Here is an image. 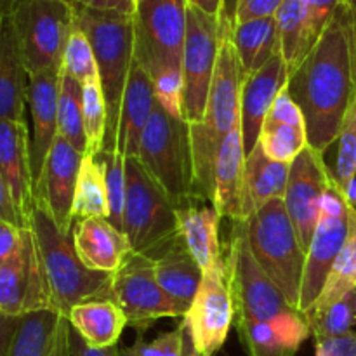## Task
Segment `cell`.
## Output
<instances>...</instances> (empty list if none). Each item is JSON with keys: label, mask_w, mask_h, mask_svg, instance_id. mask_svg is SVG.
<instances>
[{"label": "cell", "mask_w": 356, "mask_h": 356, "mask_svg": "<svg viewBox=\"0 0 356 356\" xmlns=\"http://www.w3.org/2000/svg\"><path fill=\"white\" fill-rule=\"evenodd\" d=\"M289 92L305 115L308 145L325 153L356 97V0L334 14L289 79Z\"/></svg>", "instance_id": "1"}, {"label": "cell", "mask_w": 356, "mask_h": 356, "mask_svg": "<svg viewBox=\"0 0 356 356\" xmlns=\"http://www.w3.org/2000/svg\"><path fill=\"white\" fill-rule=\"evenodd\" d=\"M242 86L243 70L233 44L232 23L226 19L204 120L190 125L195 193L197 198H207L211 205L214 197V169L219 149L229 132L240 125Z\"/></svg>", "instance_id": "2"}, {"label": "cell", "mask_w": 356, "mask_h": 356, "mask_svg": "<svg viewBox=\"0 0 356 356\" xmlns=\"http://www.w3.org/2000/svg\"><path fill=\"white\" fill-rule=\"evenodd\" d=\"M226 263L235 299L236 318L268 323L289 346L299 350L312 334L308 318L291 306L277 284L259 266L250 250L243 221L233 222Z\"/></svg>", "instance_id": "3"}, {"label": "cell", "mask_w": 356, "mask_h": 356, "mask_svg": "<svg viewBox=\"0 0 356 356\" xmlns=\"http://www.w3.org/2000/svg\"><path fill=\"white\" fill-rule=\"evenodd\" d=\"M75 24L87 35L99 70L108 110L104 153H113L120 127L122 104L136 61L134 16L96 10L75 3Z\"/></svg>", "instance_id": "4"}, {"label": "cell", "mask_w": 356, "mask_h": 356, "mask_svg": "<svg viewBox=\"0 0 356 356\" xmlns=\"http://www.w3.org/2000/svg\"><path fill=\"white\" fill-rule=\"evenodd\" d=\"M31 229L44 264L54 308L63 316L70 309L90 299H106L111 285L110 273L92 271L82 263L72 233L59 229L44 202L35 198Z\"/></svg>", "instance_id": "5"}, {"label": "cell", "mask_w": 356, "mask_h": 356, "mask_svg": "<svg viewBox=\"0 0 356 356\" xmlns=\"http://www.w3.org/2000/svg\"><path fill=\"white\" fill-rule=\"evenodd\" d=\"M243 222L250 250L259 266L277 284L291 306L299 309L308 252L284 198L268 202Z\"/></svg>", "instance_id": "6"}, {"label": "cell", "mask_w": 356, "mask_h": 356, "mask_svg": "<svg viewBox=\"0 0 356 356\" xmlns=\"http://www.w3.org/2000/svg\"><path fill=\"white\" fill-rule=\"evenodd\" d=\"M138 160L177 209L191 205L195 193L190 124L167 113L159 103L141 138Z\"/></svg>", "instance_id": "7"}, {"label": "cell", "mask_w": 356, "mask_h": 356, "mask_svg": "<svg viewBox=\"0 0 356 356\" xmlns=\"http://www.w3.org/2000/svg\"><path fill=\"white\" fill-rule=\"evenodd\" d=\"M124 233L132 252L148 256L159 254L179 236L177 207L138 156L125 159Z\"/></svg>", "instance_id": "8"}, {"label": "cell", "mask_w": 356, "mask_h": 356, "mask_svg": "<svg viewBox=\"0 0 356 356\" xmlns=\"http://www.w3.org/2000/svg\"><path fill=\"white\" fill-rule=\"evenodd\" d=\"M10 21L28 73L61 70L66 44L75 28V2L21 0Z\"/></svg>", "instance_id": "9"}, {"label": "cell", "mask_w": 356, "mask_h": 356, "mask_svg": "<svg viewBox=\"0 0 356 356\" xmlns=\"http://www.w3.org/2000/svg\"><path fill=\"white\" fill-rule=\"evenodd\" d=\"M225 23L222 16H212L188 3L183 56V118L190 125L204 120Z\"/></svg>", "instance_id": "10"}, {"label": "cell", "mask_w": 356, "mask_h": 356, "mask_svg": "<svg viewBox=\"0 0 356 356\" xmlns=\"http://www.w3.org/2000/svg\"><path fill=\"white\" fill-rule=\"evenodd\" d=\"M188 0H141L134 14L136 59L149 75L183 70Z\"/></svg>", "instance_id": "11"}, {"label": "cell", "mask_w": 356, "mask_h": 356, "mask_svg": "<svg viewBox=\"0 0 356 356\" xmlns=\"http://www.w3.org/2000/svg\"><path fill=\"white\" fill-rule=\"evenodd\" d=\"M353 205L351 198L334 181L323 197L322 214L306 256L305 280H302L301 305H299V312L306 318L312 313L315 302L318 301L330 270L346 243Z\"/></svg>", "instance_id": "12"}, {"label": "cell", "mask_w": 356, "mask_h": 356, "mask_svg": "<svg viewBox=\"0 0 356 356\" xmlns=\"http://www.w3.org/2000/svg\"><path fill=\"white\" fill-rule=\"evenodd\" d=\"M106 299L117 302L129 325L145 332L160 318L184 316L188 309L169 298L155 277V257L131 254L127 263L113 273Z\"/></svg>", "instance_id": "13"}, {"label": "cell", "mask_w": 356, "mask_h": 356, "mask_svg": "<svg viewBox=\"0 0 356 356\" xmlns=\"http://www.w3.org/2000/svg\"><path fill=\"white\" fill-rule=\"evenodd\" d=\"M184 318L188 339L202 356H214L225 346L236 318L226 259L204 271V280Z\"/></svg>", "instance_id": "14"}, {"label": "cell", "mask_w": 356, "mask_h": 356, "mask_svg": "<svg viewBox=\"0 0 356 356\" xmlns=\"http://www.w3.org/2000/svg\"><path fill=\"white\" fill-rule=\"evenodd\" d=\"M51 308L56 309L33 229L24 228L21 249L0 263V313L16 318Z\"/></svg>", "instance_id": "15"}, {"label": "cell", "mask_w": 356, "mask_h": 356, "mask_svg": "<svg viewBox=\"0 0 356 356\" xmlns=\"http://www.w3.org/2000/svg\"><path fill=\"white\" fill-rule=\"evenodd\" d=\"M332 183V172L325 165L323 153L309 145L291 163L284 202L306 252L322 214L323 197Z\"/></svg>", "instance_id": "16"}, {"label": "cell", "mask_w": 356, "mask_h": 356, "mask_svg": "<svg viewBox=\"0 0 356 356\" xmlns=\"http://www.w3.org/2000/svg\"><path fill=\"white\" fill-rule=\"evenodd\" d=\"M59 92H61V70L30 73L28 108L33 124V132L30 138V167L35 193L40 186L45 162L59 134Z\"/></svg>", "instance_id": "17"}, {"label": "cell", "mask_w": 356, "mask_h": 356, "mask_svg": "<svg viewBox=\"0 0 356 356\" xmlns=\"http://www.w3.org/2000/svg\"><path fill=\"white\" fill-rule=\"evenodd\" d=\"M82 160V153L76 152L63 136L58 134L45 162L40 186L35 193V198L44 202L49 214L65 233H72L75 221L73 200Z\"/></svg>", "instance_id": "18"}, {"label": "cell", "mask_w": 356, "mask_h": 356, "mask_svg": "<svg viewBox=\"0 0 356 356\" xmlns=\"http://www.w3.org/2000/svg\"><path fill=\"white\" fill-rule=\"evenodd\" d=\"M287 65L282 54H275L266 65L256 73L243 76L242 101H240V127H242L245 153L250 155L259 143L261 129L268 113L273 108L278 94L289 86Z\"/></svg>", "instance_id": "19"}, {"label": "cell", "mask_w": 356, "mask_h": 356, "mask_svg": "<svg viewBox=\"0 0 356 356\" xmlns=\"http://www.w3.org/2000/svg\"><path fill=\"white\" fill-rule=\"evenodd\" d=\"M0 181L6 183L14 204L31 225L35 191L26 122L0 120Z\"/></svg>", "instance_id": "20"}, {"label": "cell", "mask_w": 356, "mask_h": 356, "mask_svg": "<svg viewBox=\"0 0 356 356\" xmlns=\"http://www.w3.org/2000/svg\"><path fill=\"white\" fill-rule=\"evenodd\" d=\"M257 145L270 159L292 163L308 146V129L299 104L292 99L289 86L278 94L264 120Z\"/></svg>", "instance_id": "21"}, {"label": "cell", "mask_w": 356, "mask_h": 356, "mask_svg": "<svg viewBox=\"0 0 356 356\" xmlns=\"http://www.w3.org/2000/svg\"><path fill=\"white\" fill-rule=\"evenodd\" d=\"M73 243L89 270L117 273L132 254L127 235L108 219H82L73 229Z\"/></svg>", "instance_id": "22"}, {"label": "cell", "mask_w": 356, "mask_h": 356, "mask_svg": "<svg viewBox=\"0 0 356 356\" xmlns=\"http://www.w3.org/2000/svg\"><path fill=\"white\" fill-rule=\"evenodd\" d=\"M156 94L153 79L148 70L136 59L132 66L131 79L124 96L118 127L117 146L113 153L127 156H138L141 138L148 127L156 106Z\"/></svg>", "instance_id": "23"}, {"label": "cell", "mask_w": 356, "mask_h": 356, "mask_svg": "<svg viewBox=\"0 0 356 356\" xmlns=\"http://www.w3.org/2000/svg\"><path fill=\"white\" fill-rule=\"evenodd\" d=\"M30 73L10 17H0V120L24 122Z\"/></svg>", "instance_id": "24"}, {"label": "cell", "mask_w": 356, "mask_h": 356, "mask_svg": "<svg viewBox=\"0 0 356 356\" xmlns=\"http://www.w3.org/2000/svg\"><path fill=\"white\" fill-rule=\"evenodd\" d=\"M247 153L242 127H235L219 149L214 169V197L212 205L221 218L242 221L243 183H245Z\"/></svg>", "instance_id": "25"}, {"label": "cell", "mask_w": 356, "mask_h": 356, "mask_svg": "<svg viewBox=\"0 0 356 356\" xmlns=\"http://www.w3.org/2000/svg\"><path fill=\"white\" fill-rule=\"evenodd\" d=\"M63 315L40 309L10 318L2 316V356H51Z\"/></svg>", "instance_id": "26"}, {"label": "cell", "mask_w": 356, "mask_h": 356, "mask_svg": "<svg viewBox=\"0 0 356 356\" xmlns=\"http://www.w3.org/2000/svg\"><path fill=\"white\" fill-rule=\"evenodd\" d=\"M153 257H155V277L162 291L177 305L190 309L204 280V270L191 256L181 235Z\"/></svg>", "instance_id": "27"}, {"label": "cell", "mask_w": 356, "mask_h": 356, "mask_svg": "<svg viewBox=\"0 0 356 356\" xmlns=\"http://www.w3.org/2000/svg\"><path fill=\"white\" fill-rule=\"evenodd\" d=\"M291 163L270 159L259 145L247 155L242 221H247L271 200L285 197Z\"/></svg>", "instance_id": "28"}, {"label": "cell", "mask_w": 356, "mask_h": 356, "mask_svg": "<svg viewBox=\"0 0 356 356\" xmlns=\"http://www.w3.org/2000/svg\"><path fill=\"white\" fill-rule=\"evenodd\" d=\"M72 329L89 348L104 350L117 346L129 320L120 306L111 299H90L73 306L68 313Z\"/></svg>", "instance_id": "29"}, {"label": "cell", "mask_w": 356, "mask_h": 356, "mask_svg": "<svg viewBox=\"0 0 356 356\" xmlns=\"http://www.w3.org/2000/svg\"><path fill=\"white\" fill-rule=\"evenodd\" d=\"M219 222L221 216L214 205L197 207L191 204L188 207L177 209L181 238L204 271L211 270L222 259Z\"/></svg>", "instance_id": "30"}, {"label": "cell", "mask_w": 356, "mask_h": 356, "mask_svg": "<svg viewBox=\"0 0 356 356\" xmlns=\"http://www.w3.org/2000/svg\"><path fill=\"white\" fill-rule=\"evenodd\" d=\"M232 38L238 52L243 76L256 73L280 52L275 16L232 24Z\"/></svg>", "instance_id": "31"}, {"label": "cell", "mask_w": 356, "mask_h": 356, "mask_svg": "<svg viewBox=\"0 0 356 356\" xmlns=\"http://www.w3.org/2000/svg\"><path fill=\"white\" fill-rule=\"evenodd\" d=\"M275 17L278 26L280 54L292 75L305 61L316 40L309 30L302 0H285Z\"/></svg>", "instance_id": "32"}, {"label": "cell", "mask_w": 356, "mask_h": 356, "mask_svg": "<svg viewBox=\"0 0 356 356\" xmlns=\"http://www.w3.org/2000/svg\"><path fill=\"white\" fill-rule=\"evenodd\" d=\"M108 219L110 205H108L106 190V169L99 155H86L82 160L76 181L75 200H73V219Z\"/></svg>", "instance_id": "33"}, {"label": "cell", "mask_w": 356, "mask_h": 356, "mask_svg": "<svg viewBox=\"0 0 356 356\" xmlns=\"http://www.w3.org/2000/svg\"><path fill=\"white\" fill-rule=\"evenodd\" d=\"M356 289V207H351V218H350V235H348L346 243H344L343 250L337 256L336 263H334L332 270H330L329 278L325 282L322 294H320L318 301L313 306L312 316L320 315L330 306L336 305L339 299L350 294L351 291Z\"/></svg>", "instance_id": "34"}, {"label": "cell", "mask_w": 356, "mask_h": 356, "mask_svg": "<svg viewBox=\"0 0 356 356\" xmlns=\"http://www.w3.org/2000/svg\"><path fill=\"white\" fill-rule=\"evenodd\" d=\"M59 136L83 156L87 155V136L83 129L82 83L61 72V92L58 104Z\"/></svg>", "instance_id": "35"}, {"label": "cell", "mask_w": 356, "mask_h": 356, "mask_svg": "<svg viewBox=\"0 0 356 356\" xmlns=\"http://www.w3.org/2000/svg\"><path fill=\"white\" fill-rule=\"evenodd\" d=\"M83 129L87 136V155H101L108 132V110L101 80H90L82 86Z\"/></svg>", "instance_id": "36"}, {"label": "cell", "mask_w": 356, "mask_h": 356, "mask_svg": "<svg viewBox=\"0 0 356 356\" xmlns=\"http://www.w3.org/2000/svg\"><path fill=\"white\" fill-rule=\"evenodd\" d=\"M236 329L249 356H296L298 353L268 323L236 318Z\"/></svg>", "instance_id": "37"}, {"label": "cell", "mask_w": 356, "mask_h": 356, "mask_svg": "<svg viewBox=\"0 0 356 356\" xmlns=\"http://www.w3.org/2000/svg\"><path fill=\"white\" fill-rule=\"evenodd\" d=\"M337 156L332 172L337 186L350 197V191L356 183V97L348 111L337 138Z\"/></svg>", "instance_id": "38"}, {"label": "cell", "mask_w": 356, "mask_h": 356, "mask_svg": "<svg viewBox=\"0 0 356 356\" xmlns=\"http://www.w3.org/2000/svg\"><path fill=\"white\" fill-rule=\"evenodd\" d=\"M315 339L341 337L353 332L356 325V289L320 315L308 318Z\"/></svg>", "instance_id": "39"}, {"label": "cell", "mask_w": 356, "mask_h": 356, "mask_svg": "<svg viewBox=\"0 0 356 356\" xmlns=\"http://www.w3.org/2000/svg\"><path fill=\"white\" fill-rule=\"evenodd\" d=\"M61 72L73 76L82 86L90 82V80L99 79V70H97L92 45H90L87 35L76 24L73 28L72 35H70L65 54H63Z\"/></svg>", "instance_id": "40"}, {"label": "cell", "mask_w": 356, "mask_h": 356, "mask_svg": "<svg viewBox=\"0 0 356 356\" xmlns=\"http://www.w3.org/2000/svg\"><path fill=\"white\" fill-rule=\"evenodd\" d=\"M106 169V190L110 218L108 221L124 232L125 209V156L120 153H101Z\"/></svg>", "instance_id": "41"}, {"label": "cell", "mask_w": 356, "mask_h": 356, "mask_svg": "<svg viewBox=\"0 0 356 356\" xmlns=\"http://www.w3.org/2000/svg\"><path fill=\"white\" fill-rule=\"evenodd\" d=\"M186 337V327L184 323H181L170 332L160 334L153 341H145L143 337H138L132 346L122 350V356H184Z\"/></svg>", "instance_id": "42"}, {"label": "cell", "mask_w": 356, "mask_h": 356, "mask_svg": "<svg viewBox=\"0 0 356 356\" xmlns=\"http://www.w3.org/2000/svg\"><path fill=\"white\" fill-rule=\"evenodd\" d=\"M152 79L160 106L172 117L183 118V70H165V72L152 75Z\"/></svg>", "instance_id": "43"}, {"label": "cell", "mask_w": 356, "mask_h": 356, "mask_svg": "<svg viewBox=\"0 0 356 356\" xmlns=\"http://www.w3.org/2000/svg\"><path fill=\"white\" fill-rule=\"evenodd\" d=\"M348 2H351V0H302L309 30H312L315 40H318V37L325 30L327 24L330 23L334 14L339 10V7Z\"/></svg>", "instance_id": "44"}, {"label": "cell", "mask_w": 356, "mask_h": 356, "mask_svg": "<svg viewBox=\"0 0 356 356\" xmlns=\"http://www.w3.org/2000/svg\"><path fill=\"white\" fill-rule=\"evenodd\" d=\"M284 2L285 0H238L233 24L275 16Z\"/></svg>", "instance_id": "45"}, {"label": "cell", "mask_w": 356, "mask_h": 356, "mask_svg": "<svg viewBox=\"0 0 356 356\" xmlns=\"http://www.w3.org/2000/svg\"><path fill=\"white\" fill-rule=\"evenodd\" d=\"M315 356H356V332L315 339Z\"/></svg>", "instance_id": "46"}, {"label": "cell", "mask_w": 356, "mask_h": 356, "mask_svg": "<svg viewBox=\"0 0 356 356\" xmlns=\"http://www.w3.org/2000/svg\"><path fill=\"white\" fill-rule=\"evenodd\" d=\"M23 229L10 222L0 221V263L13 257L23 245Z\"/></svg>", "instance_id": "47"}, {"label": "cell", "mask_w": 356, "mask_h": 356, "mask_svg": "<svg viewBox=\"0 0 356 356\" xmlns=\"http://www.w3.org/2000/svg\"><path fill=\"white\" fill-rule=\"evenodd\" d=\"M0 221L10 222L17 228H31L30 221H26L24 216L21 214L17 205L14 204L13 197H10L9 188L2 181H0Z\"/></svg>", "instance_id": "48"}, {"label": "cell", "mask_w": 356, "mask_h": 356, "mask_svg": "<svg viewBox=\"0 0 356 356\" xmlns=\"http://www.w3.org/2000/svg\"><path fill=\"white\" fill-rule=\"evenodd\" d=\"M75 3H80L83 7L96 10H111V13H120L134 16L138 10L139 0H73Z\"/></svg>", "instance_id": "49"}, {"label": "cell", "mask_w": 356, "mask_h": 356, "mask_svg": "<svg viewBox=\"0 0 356 356\" xmlns=\"http://www.w3.org/2000/svg\"><path fill=\"white\" fill-rule=\"evenodd\" d=\"M72 356H122V350L118 346L104 348V350L89 348L83 343L82 337L72 329Z\"/></svg>", "instance_id": "50"}, {"label": "cell", "mask_w": 356, "mask_h": 356, "mask_svg": "<svg viewBox=\"0 0 356 356\" xmlns=\"http://www.w3.org/2000/svg\"><path fill=\"white\" fill-rule=\"evenodd\" d=\"M51 356H72V325H70L66 316H63L61 320L54 350H52Z\"/></svg>", "instance_id": "51"}, {"label": "cell", "mask_w": 356, "mask_h": 356, "mask_svg": "<svg viewBox=\"0 0 356 356\" xmlns=\"http://www.w3.org/2000/svg\"><path fill=\"white\" fill-rule=\"evenodd\" d=\"M188 3L212 16H222V7H225V0H188Z\"/></svg>", "instance_id": "52"}, {"label": "cell", "mask_w": 356, "mask_h": 356, "mask_svg": "<svg viewBox=\"0 0 356 356\" xmlns=\"http://www.w3.org/2000/svg\"><path fill=\"white\" fill-rule=\"evenodd\" d=\"M236 3H238V0H225V7H222V17L228 19L232 24H233V19H235Z\"/></svg>", "instance_id": "53"}, {"label": "cell", "mask_w": 356, "mask_h": 356, "mask_svg": "<svg viewBox=\"0 0 356 356\" xmlns=\"http://www.w3.org/2000/svg\"><path fill=\"white\" fill-rule=\"evenodd\" d=\"M21 0H0V17H7L13 14Z\"/></svg>", "instance_id": "54"}, {"label": "cell", "mask_w": 356, "mask_h": 356, "mask_svg": "<svg viewBox=\"0 0 356 356\" xmlns=\"http://www.w3.org/2000/svg\"><path fill=\"white\" fill-rule=\"evenodd\" d=\"M184 356H202L197 350H195L193 344H191V341L188 339V337H186V350H184Z\"/></svg>", "instance_id": "55"}, {"label": "cell", "mask_w": 356, "mask_h": 356, "mask_svg": "<svg viewBox=\"0 0 356 356\" xmlns=\"http://www.w3.org/2000/svg\"><path fill=\"white\" fill-rule=\"evenodd\" d=\"M66 2H73V0H66Z\"/></svg>", "instance_id": "56"}, {"label": "cell", "mask_w": 356, "mask_h": 356, "mask_svg": "<svg viewBox=\"0 0 356 356\" xmlns=\"http://www.w3.org/2000/svg\"><path fill=\"white\" fill-rule=\"evenodd\" d=\"M139 2H141V0H139Z\"/></svg>", "instance_id": "57"}]
</instances>
